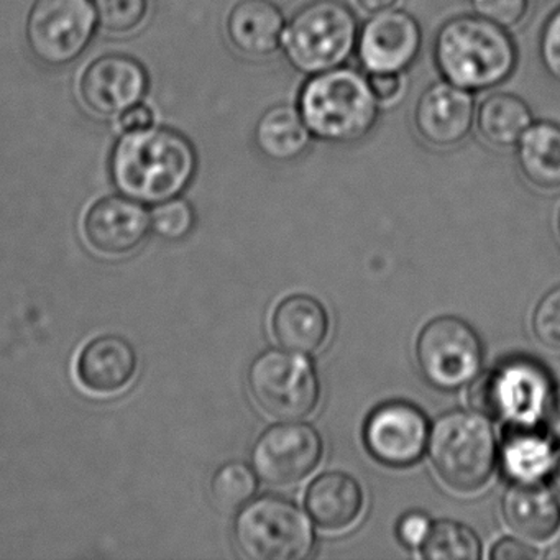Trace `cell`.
<instances>
[{"instance_id": "1", "label": "cell", "mask_w": 560, "mask_h": 560, "mask_svg": "<svg viewBox=\"0 0 560 560\" xmlns=\"http://www.w3.org/2000/svg\"><path fill=\"white\" fill-rule=\"evenodd\" d=\"M198 168L195 147L172 129L133 130L117 142L110 176L133 201L160 205L185 191Z\"/></svg>"}, {"instance_id": "2", "label": "cell", "mask_w": 560, "mask_h": 560, "mask_svg": "<svg viewBox=\"0 0 560 560\" xmlns=\"http://www.w3.org/2000/svg\"><path fill=\"white\" fill-rule=\"evenodd\" d=\"M432 57L442 80L474 94L506 83L520 58L510 31L477 14L445 21L435 34Z\"/></svg>"}, {"instance_id": "3", "label": "cell", "mask_w": 560, "mask_h": 560, "mask_svg": "<svg viewBox=\"0 0 560 560\" xmlns=\"http://www.w3.org/2000/svg\"><path fill=\"white\" fill-rule=\"evenodd\" d=\"M298 109L314 140L353 145L373 132L382 107L366 74L340 67L307 77L298 96Z\"/></svg>"}, {"instance_id": "4", "label": "cell", "mask_w": 560, "mask_h": 560, "mask_svg": "<svg viewBox=\"0 0 560 560\" xmlns=\"http://www.w3.org/2000/svg\"><path fill=\"white\" fill-rule=\"evenodd\" d=\"M360 25L340 0H313L288 21L283 51L290 67L304 77L346 67L355 57Z\"/></svg>"}, {"instance_id": "5", "label": "cell", "mask_w": 560, "mask_h": 560, "mask_svg": "<svg viewBox=\"0 0 560 560\" xmlns=\"http://www.w3.org/2000/svg\"><path fill=\"white\" fill-rule=\"evenodd\" d=\"M428 448L435 474L455 493L481 490L497 467V438L478 412L441 416L429 432Z\"/></svg>"}, {"instance_id": "6", "label": "cell", "mask_w": 560, "mask_h": 560, "mask_svg": "<svg viewBox=\"0 0 560 560\" xmlns=\"http://www.w3.org/2000/svg\"><path fill=\"white\" fill-rule=\"evenodd\" d=\"M552 380L529 360L503 363L470 389V405L478 411L517 428H537L552 411Z\"/></svg>"}, {"instance_id": "7", "label": "cell", "mask_w": 560, "mask_h": 560, "mask_svg": "<svg viewBox=\"0 0 560 560\" xmlns=\"http://www.w3.org/2000/svg\"><path fill=\"white\" fill-rule=\"evenodd\" d=\"M234 537L250 560H301L314 547L313 524L306 514L278 497L257 498L242 506Z\"/></svg>"}, {"instance_id": "8", "label": "cell", "mask_w": 560, "mask_h": 560, "mask_svg": "<svg viewBox=\"0 0 560 560\" xmlns=\"http://www.w3.org/2000/svg\"><path fill=\"white\" fill-rule=\"evenodd\" d=\"M247 380L255 405L278 421H301L319 402V378L303 353L265 350L252 362Z\"/></svg>"}, {"instance_id": "9", "label": "cell", "mask_w": 560, "mask_h": 560, "mask_svg": "<svg viewBox=\"0 0 560 560\" xmlns=\"http://www.w3.org/2000/svg\"><path fill=\"white\" fill-rule=\"evenodd\" d=\"M416 359L432 386L458 389L477 378L483 363V346L465 320L441 316L419 332Z\"/></svg>"}, {"instance_id": "10", "label": "cell", "mask_w": 560, "mask_h": 560, "mask_svg": "<svg viewBox=\"0 0 560 560\" xmlns=\"http://www.w3.org/2000/svg\"><path fill=\"white\" fill-rule=\"evenodd\" d=\"M96 25L91 0H35L27 19L28 47L42 63L67 67L90 47Z\"/></svg>"}, {"instance_id": "11", "label": "cell", "mask_w": 560, "mask_h": 560, "mask_svg": "<svg viewBox=\"0 0 560 560\" xmlns=\"http://www.w3.org/2000/svg\"><path fill=\"white\" fill-rule=\"evenodd\" d=\"M323 451V439L313 425L283 421L268 428L255 442L252 465L265 483L290 487L316 470Z\"/></svg>"}, {"instance_id": "12", "label": "cell", "mask_w": 560, "mask_h": 560, "mask_svg": "<svg viewBox=\"0 0 560 560\" xmlns=\"http://www.w3.org/2000/svg\"><path fill=\"white\" fill-rule=\"evenodd\" d=\"M421 50V24L395 8L370 15L360 27L355 57L366 74L408 73Z\"/></svg>"}, {"instance_id": "13", "label": "cell", "mask_w": 560, "mask_h": 560, "mask_svg": "<svg viewBox=\"0 0 560 560\" xmlns=\"http://www.w3.org/2000/svg\"><path fill=\"white\" fill-rule=\"evenodd\" d=\"M428 419L405 401L378 406L365 422L366 448L373 458L388 467H409L424 454L429 442Z\"/></svg>"}, {"instance_id": "14", "label": "cell", "mask_w": 560, "mask_h": 560, "mask_svg": "<svg viewBox=\"0 0 560 560\" xmlns=\"http://www.w3.org/2000/svg\"><path fill=\"white\" fill-rule=\"evenodd\" d=\"M475 119L474 93L444 80L425 88L412 114L419 139L438 150L462 145L474 130Z\"/></svg>"}, {"instance_id": "15", "label": "cell", "mask_w": 560, "mask_h": 560, "mask_svg": "<svg viewBox=\"0 0 560 560\" xmlns=\"http://www.w3.org/2000/svg\"><path fill=\"white\" fill-rule=\"evenodd\" d=\"M145 68L126 55H106L88 67L81 78L80 94L91 113L116 117L137 106L145 96Z\"/></svg>"}, {"instance_id": "16", "label": "cell", "mask_w": 560, "mask_h": 560, "mask_svg": "<svg viewBox=\"0 0 560 560\" xmlns=\"http://www.w3.org/2000/svg\"><path fill=\"white\" fill-rule=\"evenodd\" d=\"M150 228L149 212L139 201L127 196H107L88 209L83 235L96 254L116 258L137 250Z\"/></svg>"}, {"instance_id": "17", "label": "cell", "mask_w": 560, "mask_h": 560, "mask_svg": "<svg viewBox=\"0 0 560 560\" xmlns=\"http://www.w3.org/2000/svg\"><path fill=\"white\" fill-rule=\"evenodd\" d=\"M137 353L132 343L116 334L94 337L77 359V380L93 395H116L132 383Z\"/></svg>"}, {"instance_id": "18", "label": "cell", "mask_w": 560, "mask_h": 560, "mask_svg": "<svg viewBox=\"0 0 560 560\" xmlns=\"http://www.w3.org/2000/svg\"><path fill=\"white\" fill-rule=\"evenodd\" d=\"M287 18L271 0H241L229 12L228 31L232 47L250 60H267L281 50Z\"/></svg>"}, {"instance_id": "19", "label": "cell", "mask_w": 560, "mask_h": 560, "mask_svg": "<svg viewBox=\"0 0 560 560\" xmlns=\"http://www.w3.org/2000/svg\"><path fill=\"white\" fill-rule=\"evenodd\" d=\"M508 526L530 542H546L560 529V500L542 481L514 483L503 498Z\"/></svg>"}, {"instance_id": "20", "label": "cell", "mask_w": 560, "mask_h": 560, "mask_svg": "<svg viewBox=\"0 0 560 560\" xmlns=\"http://www.w3.org/2000/svg\"><path fill=\"white\" fill-rule=\"evenodd\" d=\"M304 504L317 526L339 533L357 523L365 497L359 481L349 474L327 471L310 485Z\"/></svg>"}, {"instance_id": "21", "label": "cell", "mask_w": 560, "mask_h": 560, "mask_svg": "<svg viewBox=\"0 0 560 560\" xmlns=\"http://www.w3.org/2000/svg\"><path fill=\"white\" fill-rule=\"evenodd\" d=\"M275 339L291 352L314 353L329 337L330 319L326 307L307 294L284 298L271 317Z\"/></svg>"}, {"instance_id": "22", "label": "cell", "mask_w": 560, "mask_h": 560, "mask_svg": "<svg viewBox=\"0 0 560 560\" xmlns=\"http://www.w3.org/2000/svg\"><path fill=\"white\" fill-rule=\"evenodd\" d=\"M254 140L265 159L290 163L310 150L314 137L298 106L283 103L261 114L255 124Z\"/></svg>"}, {"instance_id": "23", "label": "cell", "mask_w": 560, "mask_h": 560, "mask_svg": "<svg viewBox=\"0 0 560 560\" xmlns=\"http://www.w3.org/2000/svg\"><path fill=\"white\" fill-rule=\"evenodd\" d=\"M524 179L542 191L560 189V126L549 120L533 122L514 147Z\"/></svg>"}, {"instance_id": "24", "label": "cell", "mask_w": 560, "mask_h": 560, "mask_svg": "<svg viewBox=\"0 0 560 560\" xmlns=\"http://www.w3.org/2000/svg\"><path fill=\"white\" fill-rule=\"evenodd\" d=\"M557 451L537 428L511 425L501 447L504 474L514 483H536L552 474Z\"/></svg>"}, {"instance_id": "25", "label": "cell", "mask_w": 560, "mask_h": 560, "mask_svg": "<svg viewBox=\"0 0 560 560\" xmlns=\"http://www.w3.org/2000/svg\"><path fill=\"white\" fill-rule=\"evenodd\" d=\"M533 122L526 101L511 93L490 94L478 106L475 119L481 139L498 150L514 149Z\"/></svg>"}, {"instance_id": "26", "label": "cell", "mask_w": 560, "mask_h": 560, "mask_svg": "<svg viewBox=\"0 0 560 560\" xmlns=\"http://www.w3.org/2000/svg\"><path fill=\"white\" fill-rule=\"evenodd\" d=\"M422 559L478 560L481 557L480 540L470 527L454 521L432 523L431 530L421 546Z\"/></svg>"}, {"instance_id": "27", "label": "cell", "mask_w": 560, "mask_h": 560, "mask_svg": "<svg viewBox=\"0 0 560 560\" xmlns=\"http://www.w3.org/2000/svg\"><path fill=\"white\" fill-rule=\"evenodd\" d=\"M257 491L255 470L242 462H229L218 468L211 480V494L219 510H241Z\"/></svg>"}, {"instance_id": "28", "label": "cell", "mask_w": 560, "mask_h": 560, "mask_svg": "<svg viewBox=\"0 0 560 560\" xmlns=\"http://www.w3.org/2000/svg\"><path fill=\"white\" fill-rule=\"evenodd\" d=\"M97 22L109 34H130L147 18V0H96Z\"/></svg>"}, {"instance_id": "29", "label": "cell", "mask_w": 560, "mask_h": 560, "mask_svg": "<svg viewBox=\"0 0 560 560\" xmlns=\"http://www.w3.org/2000/svg\"><path fill=\"white\" fill-rule=\"evenodd\" d=\"M195 211L183 199H168L160 202L150 215V224L160 237L178 241L186 237L195 228Z\"/></svg>"}, {"instance_id": "30", "label": "cell", "mask_w": 560, "mask_h": 560, "mask_svg": "<svg viewBox=\"0 0 560 560\" xmlns=\"http://www.w3.org/2000/svg\"><path fill=\"white\" fill-rule=\"evenodd\" d=\"M533 332L546 349L560 352V284L544 294L533 314Z\"/></svg>"}, {"instance_id": "31", "label": "cell", "mask_w": 560, "mask_h": 560, "mask_svg": "<svg viewBox=\"0 0 560 560\" xmlns=\"http://www.w3.org/2000/svg\"><path fill=\"white\" fill-rule=\"evenodd\" d=\"M474 14L500 25V27H517L529 12V0H468Z\"/></svg>"}, {"instance_id": "32", "label": "cell", "mask_w": 560, "mask_h": 560, "mask_svg": "<svg viewBox=\"0 0 560 560\" xmlns=\"http://www.w3.org/2000/svg\"><path fill=\"white\" fill-rule=\"evenodd\" d=\"M537 51L547 77L560 84V8L544 22Z\"/></svg>"}, {"instance_id": "33", "label": "cell", "mask_w": 560, "mask_h": 560, "mask_svg": "<svg viewBox=\"0 0 560 560\" xmlns=\"http://www.w3.org/2000/svg\"><path fill=\"white\" fill-rule=\"evenodd\" d=\"M369 77L373 96L378 101L382 109L396 106L401 103L408 93V77L406 73H372Z\"/></svg>"}, {"instance_id": "34", "label": "cell", "mask_w": 560, "mask_h": 560, "mask_svg": "<svg viewBox=\"0 0 560 560\" xmlns=\"http://www.w3.org/2000/svg\"><path fill=\"white\" fill-rule=\"evenodd\" d=\"M431 527V520L424 513L412 511L399 520L396 533H398V539L409 549H421Z\"/></svg>"}, {"instance_id": "35", "label": "cell", "mask_w": 560, "mask_h": 560, "mask_svg": "<svg viewBox=\"0 0 560 560\" xmlns=\"http://www.w3.org/2000/svg\"><path fill=\"white\" fill-rule=\"evenodd\" d=\"M536 557H539V552L534 547L513 537H504L494 544L490 552V559L493 560H529Z\"/></svg>"}, {"instance_id": "36", "label": "cell", "mask_w": 560, "mask_h": 560, "mask_svg": "<svg viewBox=\"0 0 560 560\" xmlns=\"http://www.w3.org/2000/svg\"><path fill=\"white\" fill-rule=\"evenodd\" d=\"M153 124V114L149 107L137 106L130 107L126 113L120 114V126L126 132L133 130L149 129Z\"/></svg>"}, {"instance_id": "37", "label": "cell", "mask_w": 560, "mask_h": 560, "mask_svg": "<svg viewBox=\"0 0 560 560\" xmlns=\"http://www.w3.org/2000/svg\"><path fill=\"white\" fill-rule=\"evenodd\" d=\"M352 2L362 14L375 15L395 9L399 0H352Z\"/></svg>"}, {"instance_id": "38", "label": "cell", "mask_w": 560, "mask_h": 560, "mask_svg": "<svg viewBox=\"0 0 560 560\" xmlns=\"http://www.w3.org/2000/svg\"><path fill=\"white\" fill-rule=\"evenodd\" d=\"M550 421H552L553 431L560 434V392L556 393L553 398L552 411H550Z\"/></svg>"}, {"instance_id": "39", "label": "cell", "mask_w": 560, "mask_h": 560, "mask_svg": "<svg viewBox=\"0 0 560 560\" xmlns=\"http://www.w3.org/2000/svg\"><path fill=\"white\" fill-rule=\"evenodd\" d=\"M553 488H556V494L560 500V447L557 448L556 465L552 470Z\"/></svg>"}, {"instance_id": "40", "label": "cell", "mask_w": 560, "mask_h": 560, "mask_svg": "<svg viewBox=\"0 0 560 560\" xmlns=\"http://www.w3.org/2000/svg\"><path fill=\"white\" fill-rule=\"evenodd\" d=\"M547 559L552 560H559L560 559V547H557V549L549 550V552L546 553Z\"/></svg>"}, {"instance_id": "41", "label": "cell", "mask_w": 560, "mask_h": 560, "mask_svg": "<svg viewBox=\"0 0 560 560\" xmlns=\"http://www.w3.org/2000/svg\"><path fill=\"white\" fill-rule=\"evenodd\" d=\"M557 228H559V234H560V211H559V218H557Z\"/></svg>"}]
</instances>
